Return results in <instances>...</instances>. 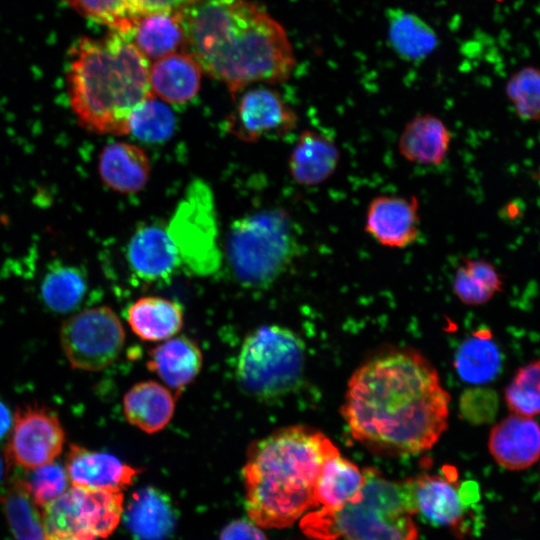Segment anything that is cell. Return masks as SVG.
Wrapping results in <instances>:
<instances>
[{"mask_svg": "<svg viewBox=\"0 0 540 540\" xmlns=\"http://www.w3.org/2000/svg\"><path fill=\"white\" fill-rule=\"evenodd\" d=\"M304 345L290 329L263 326L244 340L236 375L241 388L257 399L272 400L297 387L304 370Z\"/></svg>", "mask_w": 540, "mask_h": 540, "instance_id": "obj_7", "label": "cell"}, {"mask_svg": "<svg viewBox=\"0 0 540 540\" xmlns=\"http://www.w3.org/2000/svg\"><path fill=\"white\" fill-rule=\"evenodd\" d=\"M77 12L128 36L135 22L125 0H63Z\"/></svg>", "mask_w": 540, "mask_h": 540, "instance_id": "obj_36", "label": "cell"}, {"mask_svg": "<svg viewBox=\"0 0 540 540\" xmlns=\"http://www.w3.org/2000/svg\"><path fill=\"white\" fill-rule=\"evenodd\" d=\"M166 229L188 272L208 276L218 271L223 256L216 206L205 181L194 179L189 183Z\"/></svg>", "mask_w": 540, "mask_h": 540, "instance_id": "obj_8", "label": "cell"}, {"mask_svg": "<svg viewBox=\"0 0 540 540\" xmlns=\"http://www.w3.org/2000/svg\"><path fill=\"white\" fill-rule=\"evenodd\" d=\"M365 482L364 472L338 452L323 463L317 478L314 497L318 506L339 509L356 499Z\"/></svg>", "mask_w": 540, "mask_h": 540, "instance_id": "obj_26", "label": "cell"}, {"mask_svg": "<svg viewBox=\"0 0 540 540\" xmlns=\"http://www.w3.org/2000/svg\"><path fill=\"white\" fill-rule=\"evenodd\" d=\"M150 169L145 151L128 142L110 143L99 156L98 171L102 182L121 194L141 191L147 184Z\"/></svg>", "mask_w": 540, "mask_h": 540, "instance_id": "obj_20", "label": "cell"}, {"mask_svg": "<svg viewBox=\"0 0 540 540\" xmlns=\"http://www.w3.org/2000/svg\"><path fill=\"white\" fill-rule=\"evenodd\" d=\"M132 331L146 341L167 340L176 335L183 324L181 307L168 299L146 296L133 302L126 311Z\"/></svg>", "mask_w": 540, "mask_h": 540, "instance_id": "obj_28", "label": "cell"}, {"mask_svg": "<svg viewBox=\"0 0 540 540\" xmlns=\"http://www.w3.org/2000/svg\"><path fill=\"white\" fill-rule=\"evenodd\" d=\"M503 280L489 261L463 257L453 277V291L466 305H482L500 292Z\"/></svg>", "mask_w": 540, "mask_h": 540, "instance_id": "obj_31", "label": "cell"}, {"mask_svg": "<svg viewBox=\"0 0 540 540\" xmlns=\"http://www.w3.org/2000/svg\"><path fill=\"white\" fill-rule=\"evenodd\" d=\"M421 217L416 196L382 194L372 198L365 215V232L379 245L404 249L418 241Z\"/></svg>", "mask_w": 540, "mask_h": 540, "instance_id": "obj_13", "label": "cell"}, {"mask_svg": "<svg viewBox=\"0 0 540 540\" xmlns=\"http://www.w3.org/2000/svg\"><path fill=\"white\" fill-rule=\"evenodd\" d=\"M24 479L35 503L43 508L59 496L69 485V477L65 467L53 461L29 469Z\"/></svg>", "mask_w": 540, "mask_h": 540, "instance_id": "obj_37", "label": "cell"}, {"mask_svg": "<svg viewBox=\"0 0 540 540\" xmlns=\"http://www.w3.org/2000/svg\"><path fill=\"white\" fill-rule=\"evenodd\" d=\"M60 341L73 368L99 371L111 365L119 356L125 333L114 311L99 306L67 319L60 329Z\"/></svg>", "mask_w": 540, "mask_h": 540, "instance_id": "obj_10", "label": "cell"}, {"mask_svg": "<svg viewBox=\"0 0 540 540\" xmlns=\"http://www.w3.org/2000/svg\"><path fill=\"white\" fill-rule=\"evenodd\" d=\"M177 13L183 52L232 95L255 82L285 81L294 67L292 46L282 26L245 0H202Z\"/></svg>", "mask_w": 540, "mask_h": 540, "instance_id": "obj_2", "label": "cell"}, {"mask_svg": "<svg viewBox=\"0 0 540 540\" xmlns=\"http://www.w3.org/2000/svg\"><path fill=\"white\" fill-rule=\"evenodd\" d=\"M339 161L340 151L330 137L305 130L292 149L289 170L299 185L316 186L334 174Z\"/></svg>", "mask_w": 540, "mask_h": 540, "instance_id": "obj_21", "label": "cell"}, {"mask_svg": "<svg viewBox=\"0 0 540 540\" xmlns=\"http://www.w3.org/2000/svg\"><path fill=\"white\" fill-rule=\"evenodd\" d=\"M489 451L495 461L509 470H523L539 457V427L535 420L510 415L496 424L489 435Z\"/></svg>", "mask_w": 540, "mask_h": 540, "instance_id": "obj_16", "label": "cell"}, {"mask_svg": "<svg viewBox=\"0 0 540 540\" xmlns=\"http://www.w3.org/2000/svg\"><path fill=\"white\" fill-rule=\"evenodd\" d=\"M4 477V462L0 457V482Z\"/></svg>", "mask_w": 540, "mask_h": 540, "instance_id": "obj_43", "label": "cell"}, {"mask_svg": "<svg viewBox=\"0 0 540 540\" xmlns=\"http://www.w3.org/2000/svg\"><path fill=\"white\" fill-rule=\"evenodd\" d=\"M449 400L424 356L393 349L355 370L341 414L352 437L372 452L416 454L430 449L446 430Z\"/></svg>", "mask_w": 540, "mask_h": 540, "instance_id": "obj_1", "label": "cell"}, {"mask_svg": "<svg viewBox=\"0 0 540 540\" xmlns=\"http://www.w3.org/2000/svg\"><path fill=\"white\" fill-rule=\"evenodd\" d=\"M40 292L47 308L56 313H68L83 301L87 292V279L74 266L55 265L44 276Z\"/></svg>", "mask_w": 540, "mask_h": 540, "instance_id": "obj_32", "label": "cell"}, {"mask_svg": "<svg viewBox=\"0 0 540 540\" xmlns=\"http://www.w3.org/2000/svg\"><path fill=\"white\" fill-rule=\"evenodd\" d=\"M497 393L487 387H473L465 390L459 401L462 418L471 424L491 423L498 410Z\"/></svg>", "mask_w": 540, "mask_h": 540, "instance_id": "obj_38", "label": "cell"}, {"mask_svg": "<svg viewBox=\"0 0 540 540\" xmlns=\"http://www.w3.org/2000/svg\"><path fill=\"white\" fill-rule=\"evenodd\" d=\"M363 472L365 482L355 500L305 514L302 531L317 540H417L409 480H388L373 469Z\"/></svg>", "mask_w": 540, "mask_h": 540, "instance_id": "obj_5", "label": "cell"}, {"mask_svg": "<svg viewBox=\"0 0 540 540\" xmlns=\"http://www.w3.org/2000/svg\"><path fill=\"white\" fill-rule=\"evenodd\" d=\"M148 59L125 35L84 37L71 50L68 93L79 124L96 134L126 135L133 108L152 92Z\"/></svg>", "mask_w": 540, "mask_h": 540, "instance_id": "obj_4", "label": "cell"}, {"mask_svg": "<svg viewBox=\"0 0 540 540\" xmlns=\"http://www.w3.org/2000/svg\"><path fill=\"white\" fill-rule=\"evenodd\" d=\"M201 69L187 53L175 52L157 59L149 70L152 94L163 102L182 104L199 91Z\"/></svg>", "mask_w": 540, "mask_h": 540, "instance_id": "obj_22", "label": "cell"}, {"mask_svg": "<svg viewBox=\"0 0 540 540\" xmlns=\"http://www.w3.org/2000/svg\"><path fill=\"white\" fill-rule=\"evenodd\" d=\"M388 41L394 52L405 61H421L437 48L434 29L414 13L399 8L386 11Z\"/></svg>", "mask_w": 540, "mask_h": 540, "instance_id": "obj_27", "label": "cell"}, {"mask_svg": "<svg viewBox=\"0 0 540 540\" xmlns=\"http://www.w3.org/2000/svg\"><path fill=\"white\" fill-rule=\"evenodd\" d=\"M65 469L72 486L121 492L140 472L114 455L71 444Z\"/></svg>", "mask_w": 540, "mask_h": 540, "instance_id": "obj_15", "label": "cell"}, {"mask_svg": "<svg viewBox=\"0 0 540 540\" xmlns=\"http://www.w3.org/2000/svg\"><path fill=\"white\" fill-rule=\"evenodd\" d=\"M338 452L307 426L279 429L251 444L243 468L245 508L263 528H285L318 507L314 488L324 461Z\"/></svg>", "mask_w": 540, "mask_h": 540, "instance_id": "obj_3", "label": "cell"}, {"mask_svg": "<svg viewBox=\"0 0 540 540\" xmlns=\"http://www.w3.org/2000/svg\"><path fill=\"white\" fill-rule=\"evenodd\" d=\"M172 110L154 95L137 104L128 119V134L149 143L168 140L175 130Z\"/></svg>", "mask_w": 540, "mask_h": 540, "instance_id": "obj_33", "label": "cell"}, {"mask_svg": "<svg viewBox=\"0 0 540 540\" xmlns=\"http://www.w3.org/2000/svg\"><path fill=\"white\" fill-rule=\"evenodd\" d=\"M64 442V429L53 411L36 405L25 406L15 413L6 459L9 464L32 469L54 461Z\"/></svg>", "mask_w": 540, "mask_h": 540, "instance_id": "obj_11", "label": "cell"}, {"mask_svg": "<svg viewBox=\"0 0 540 540\" xmlns=\"http://www.w3.org/2000/svg\"><path fill=\"white\" fill-rule=\"evenodd\" d=\"M451 140L452 133L441 118L423 113L405 124L397 149L401 157L411 164L440 166L449 154Z\"/></svg>", "mask_w": 540, "mask_h": 540, "instance_id": "obj_18", "label": "cell"}, {"mask_svg": "<svg viewBox=\"0 0 540 540\" xmlns=\"http://www.w3.org/2000/svg\"><path fill=\"white\" fill-rule=\"evenodd\" d=\"M219 540H268L263 531L251 520L236 519L221 531Z\"/></svg>", "mask_w": 540, "mask_h": 540, "instance_id": "obj_40", "label": "cell"}, {"mask_svg": "<svg viewBox=\"0 0 540 540\" xmlns=\"http://www.w3.org/2000/svg\"><path fill=\"white\" fill-rule=\"evenodd\" d=\"M501 353L491 334L481 330L460 345L455 355V369L464 381L485 384L492 381L501 368Z\"/></svg>", "mask_w": 540, "mask_h": 540, "instance_id": "obj_29", "label": "cell"}, {"mask_svg": "<svg viewBox=\"0 0 540 540\" xmlns=\"http://www.w3.org/2000/svg\"><path fill=\"white\" fill-rule=\"evenodd\" d=\"M508 100L523 121H537L540 116V73L525 66L512 74L505 87Z\"/></svg>", "mask_w": 540, "mask_h": 540, "instance_id": "obj_34", "label": "cell"}, {"mask_svg": "<svg viewBox=\"0 0 540 540\" xmlns=\"http://www.w3.org/2000/svg\"><path fill=\"white\" fill-rule=\"evenodd\" d=\"M147 365L168 388L180 391L198 375L202 354L191 339L171 337L150 351Z\"/></svg>", "mask_w": 540, "mask_h": 540, "instance_id": "obj_23", "label": "cell"}, {"mask_svg": "<svg viewBox=\"0 0 540 540\" xmlns=\"http://www.w3.org/2000/svg\"><path fill=\"white\" fill-rule=\"evenodd\" d=\"M296 242L283 209L261 210L233 222L225 253L235 278L259 288L273 283L291 263Z\"/></svg>", "mask_w": 540, "mask_h": 540, "instance_id": "obj_6", "label": "cell"}, {"mask_svg": "<svg viewBox=\"0 0 540 540\" xmlns=\"http://www.w3.org/2000/svg\"><path fill=\"white\" fill-rule=\"evenodd\" d=\"M539 361L518 370L505 391L508 408L516 415L534 417L540 410Z\"/></svg>", "mask_w": 540, "mask_h": 540, "instance_id": "obj_35", "label": "cell"}, {"mask_svg": "<svg viewBox=\"0 0 540 540\" xmlns=\"http://www.w3.org/2000/svg\"><path fill=\"white\" fill-rule=\"evenodd\" d=\"M124 519L138 540H167L176 528L178 511L170 496L158 488L147 486L132 494Z\"/></svg>", "mask_w": 540, "mask_h": 540, "instance_id": "obj_17", "label": "cell"}, {"mask_svg": "<svg viewBox=\"0 0 540 540\" xmlns=\"http://www.w3.org/2000/svg\"><path fill=\"white\" fill-rule=\"evenodd\" d=\"M12 425V415L5 403L0 399V440L7 434Z\"/></svg>", "mask_w": 540, "mask_h": 540, "instance_id": "obj_41", "label": "cell"}, {"mask_svg": "<svg viewBox=\"0 0 540 540\" xmlns=\"http://www.w3.org/2000/svg\"><path fill=\"white\" fill-rule=\"evenodd\" d=\"M295 113L274 90L259 87L246 91L233 114L227 131L245 142L283 136L296 127Z\"/></svg>", "mask_w": 540, "mask_h": 540, "instance_id": "obj_12", "label": "cell"}, {"mask_svg": "<svg viewBox=\"0 0 540 540\" xmlns=\"http://www.w3.org/2000/svg\"><path fill=\"white\" fill-rule=\"evenodd\" d=\"M174 410L175 399L171 391L155 381L135 384L123 398L127 421L146 433L162 430L170 422Z\"/></svg>", "mask_w": 540, "mask_h": 540, "instance_id": "obj_24", "label": "cell"}, {"mask_svg": "<svg viewBox=\"0 0 540 540\" xmlns=\"http://www.w3.org/2000/svg\"><path fill=\"white\" fill-rule=\"evenodd\" d=\"M47 540H81L71 536H48Z\"/></svg>", "mask_w": 540, "mask_h": 540, "instance_id": "obj_42", "label": "cell"}, {"mask_svg": "<svg viewBox=\"0 0 540 540\" xmlns=\"http://www.w3.org/2000/svg\"><path fill=\"white\" fill-rule=\"evenodd\" d=\"M409 482L416 513H421L434 525L460 530L466 502L453 479L421 475Z\"/></svg>", "mask_w": 540, "mask_h": 540, "instance_id": "obj_19", "label": "cell"}, {"mask_svg": "<svg viewBox=\"0 0 540 540\" xmlns=\"http://www.w3.org/2000/svg\"><path fill=\"white\" fill-rule=\"evenodd\" d=\"M123 500L122 492L72 486L42 508L47 535L106 538L121 520Z\"/></svg>", "mask_w": 540, "mask_h": 540, "instance_id": "obj_9", "label": "cell"}, {"mask_svg": "<svg viewBox=\"0 0 540 540\" xmlns=\"http://www.w3.org/2000/svg\"><path fill=\"white\" fill-rule=\"evenodd\" d=\"M128 38L147 59L157 60L184 48V31L177 10L141 15Z\"/></svg>", "mask_w": 540, "mask_h": 540, "instance_id": "obj_25", "label": "cell"}, {"mask_svg": "<svg viewBox=\"0 0 540 540\" xmlns=\"http://www.w3.org/2000/svg\"><path fill=\"white\" fill-rule=\"evenodd\" d=\"M0 503L16 540H47L42 512L24 479H14L2 492Z\"/></svg>", "mask_w": 540, "mask_h": 540, "instance_id": "obj_30", "label": "cell"}, {"mask_svg": "<svg viewBox=\"0 0 540 540\" xmlns=\"http://www.w3.org/2000/svg\"><path fill=\"white\" fill-rule=\"evenodd\" d=\"M131 271L146 282L169 279L181 266L177 250L162 224L139 226L127 246Z\"/></svg>", "mask_w": 540, "mask_h": 540, "instance_id": "obj_14", "label": "cell"}, {"mask_svg": "<svg viewBox=\"0 0 540 540\" xmlns=\"http://www.w3.org/2000/svg\"><path fill=\"white\" fill-rule=\"evenodd\" d=\"M200 1L202 0H126V5L130 16L136 19L147 13L177 10Z\"/></svg>", "mask_w": 540, "mask_h": 540, "instance_id": "obj_39", "label": "cell"}]
</instances>
